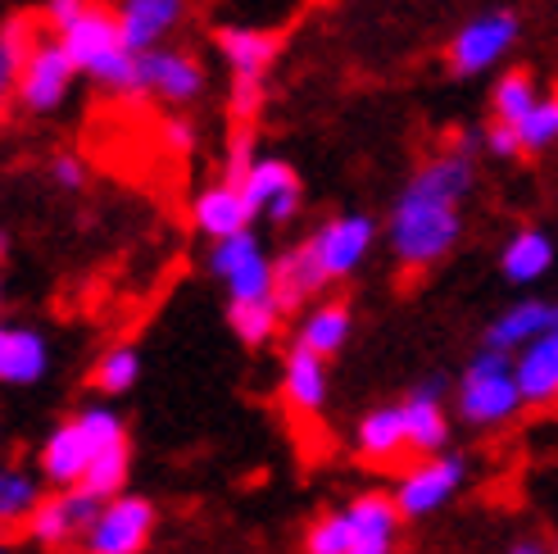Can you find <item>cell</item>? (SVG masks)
I'll return each instance as SVG.
<instances>
[{
	"mask_svg": "<svg viewBox=\"0 0 558 554\" xmlns=\"http://www.w3.org/2000/svg\"><path fill=\"white\" fill-rule=\"evenodd\" d=\"M477 186V159L459 150H436L413 169L386 214V251L400 268L423 273L450 260L463 241V201Z\"/></svg>",
	"mask_w": 558,
	"mask_h": 554,
	"instance_id": "6da1fadb",
	"label": "cell"
},
{
	"mask_svg": "<svg viewBox=\"0 0 558 554\" xmlns=\"http://www.w3.org/2000/svg\"><path fill=\"white\" fill-rule=\"evenodd\" d=\"M41 23L46 33L60 37V46L73 55L77 73L92 87L136 100V64H142V55H132L123 41L119 5H105V0H46Z\"/></svg>",
	"mask_w": 558,
	"mask_h": 554,
	"instance_id": "7a4b0ae2",
	"label": "cell"
},
{
	"mask_svg": "<svg viewBox=\"0 0 558 554\" xmlns=\"http://www.w3.org/2000/svg\"><path fill=\"white\" fill-rule=\"evenodd\" d=\"M522 409H526V396H522L513 354L482 346L454 382V419L472 432H495V427L513 423Z\"/></svg>",
	"mask_w": 558,
	"mask_h": 554,
	"instance_id": "3957f363",
	"label": "cell"
},
{
	"mask_svg": "<svg viewBox=\"0 0 558 554\" xmlns=\"http://www.w3.org/2000/svg\"><path fill=\"white\" fill-rule=\"evenodd\" d=\"M205 268L228 291V300H277V260H268L255 228L228 241H214Z\"/></svg>",
	"mask_w": 558,
	"mask_h": 554,
	"instance_id": "277c9868",
	"label": "cell"
},
{
	"mask_svg": "<svg viewBox=\"0 0 558 554\" xmlns=\"http://www.w3.org/2000/svg\"><path fill=\"white\" fill-rule=\"evenodd\" d=\"M77 419L92 436V473L82 482V491L96 495V501H114V495L128 491L132 478V436L123 413L109 405H87Z\"/></svg>",
	"mask_w": 558,
	"mask_h": 554,
	"instance_id": "5b68a950",
	"label": "cell"
},
{
	"mask_svg": "<svg viewBox=\"0 0 558 554\" xmlns=\"http://www.w3.org/2000/svg\"><path fill=\"white\" fill-rule=\"evenodd\" d=\"M155 528H159V509L146 495L123 491L100 505L96 522L87 528V537L73 545V554H146Z\"/></svg>",
	"mask_w": 558,
	"mask_h": 554,
	"instance_id": "8992f818",
	"label": "cell"
},
{
	"mask_svg": "<svg viewBox=\"0 0 558 554\" xmlns=\"http://www.w3.org/2000/svg\"><path fill=\"white\" fill-rule=\"evenodd\" d=\"M463 482H468V459L459 450H445V455L413 459L409 468H400L390 495H396L404 522H417V518H432L436 509L450 505L463 491Z\"/></svg>",
	"mask_w": 558,
	"mask_h": 554,
	"instance_id": "52a82bcc",
	"label": "cell"
},
{
	"mask_svg": "<svg viewBox=\"0 0 558 554\" xmlns=\"http://www.w3.org/2000/svg\"><path fill=\"white\" fill-rule=\"evenodd\" d=\"M377 245V218L368 214H331L327 224H318L310 237H304V251L314 255L318 273L331 282H345L364 268V260L373 255Z\"/></svg>",
	"mask_w": 558,
	"mask_h": 554,
	"instance_id": "ba28073f",
	"label": "cell"
},
{
	"mask_svg": "<svg viewBox=\"0 0 558 554\" xmlns=\"http://www.w3.org/2000/svg\"><path fill=\"white\" fill-rule=\"evenodd\" d=\"M209 73L186 46H159L136 64V100H159L169 109H186L205 96Z\"/></svg>",
	"mask_w": 558,
	"mask_h": 554,
	"instance_id": "9c48e42d",
	"label": "cell"
},
{
	"mask_svg": "<svg viewBox=\"0 0 558 554\" xmlns=\"http://www.w3.org/2000/svg\"><path fill=\"white\" fill-rule=\"evenodd\" d=\"M522 37V19L513 10H486L477 19H468L459 33L450 37V50H445V60H450V73L454 77H477V73H490L505 55L518 46Z\"/></svg>",
	"mask_w": 558,
	"mask_h": 554,
	"instance_id": "30bf717a",
	"label": "cell"
},
{
	"mask_svg": "<svg viewBox=\"0 0 558 554\" xmlns=\"http://www.w3.org/2000/svg\"><path fill=\"white\" fill-rule=\"evenodd\" d=\"M77 64L73 55L60 46L54 33H41L33 60H27L19 87H14V100L23 115H54V109H64L69 96H73V82H77Z\"/></svg>",
	"mask_w": 558,
	"mask_h": 554,
	"instance_id": "8fae6325",
	"label": "cell"
},
{
	"mask_svg": "<svg viewBox=\"0 0 558 554\" xmlns=\"http://www.w3.org/2000/svg\"><path fill=\"white\" fill-rule=\"evenodd\" d=\"M100 505H105V501H96V495H87L82 486H73V491H50L46 501H41V509L27 518L23 537L33 541V545H41V550H69V554H73V545L87 537V528L96 522Z\"/></svg>",
	"mask_w": 558,
	"mask_h": 554,
	"instance_id": "7c38bea8",
	"label": "cell"
},
{
	"mask_svg": "<svg viewBox=\"0 0 558 554\" xmlns=\"http://www.w3.org/2000/svg\"><path fill=\"white\" fill-rule=\"evenodd\" d=\"M241 191L250 209L264 214L272 228H291L304 209V182L295 173V164H287L282 155H259V164L245 173Z\"/></svg>",
	"mask_w": 558,
	"mask_h": 554,
	"instance_id": "4fadbf2b",
	"label": "cell"
},
{
	"mask_svg": "<svg viewBox=\"0 0 558 554\" xmlns=\"http://www.w3.org/2000/svg\"><path fill=\"white\" fill-rule=\"evenodd\" d=\"M37 473L46 478L50 491H73L92 473V436L82 419H60L37 446Z\"/></svg>",
	"mask_w": 558,
	"mask_h": 554,
	"instance_id": "5bb4252c",
	"label": "cell"
},
{
	"mask_svg": "<svg viewBox=\"0 0 558 554\" xmlns=\"http://www.w3.org/2000/svg\"><path fill=\"white\" fill-rule=\"evenodd\" d=\"M345 518H350V554H396L404 514L390 491H359L345 505Z\"/></svg>",
	"mask_w": 558,
	"mask_h": 554,
	"instance_id": "9a60e30c",
	"label": "cell"
},
{
	"mask_svg": "<svg viewBox=\"0 0 558 554\" xmlns=\"http://www.w3.org/2000/svg\"><path fill=\"white\" fill-rule=\"evenodd\" d=\"M404 409V427H409V446L417 459H432L450 450V413H445V382L423 377L413 382V392L400 400Z\"/></svg>",
	"mask_w": 558,
	"mask_h": 554,
	"instance_id": "2e32d148",
	"label": "cell"
},
{
	"mask_svg": "<svg viewBox=\"0 0 558 554\" xmlns=\"http://www.w3.org/2000/svg\"><path fill=\"white\" fill-rule=\"evenodd\" d=\"M282 46L287 37L272 33V27H250V23L214 27V50L232 69V77H268V69L282 60Z\"/></svg>",
	"mask_w": 558,
	"mask_h": 554,
	"instance_id": "e0dca14e",
	"label": "cell"
},
{
	"mask_svg": "<svg viewBox=\"0 0 558 554\" xmlns=\"http://www.w3.org/2000/svg\"><path fill=\"white\" fill-rule=\"evenodd\" d=\"M191 228L201 232L209 245L214 241H228V237H236V232H250V224H255V209H250V201H245V191L241 186H232V182H214V186H201L191 196Z\"/></svg>",
	"mask_w": 558,
	"mask_h": 554,
	"instance_id": "ac0fdd59",
	"label": "cell"
},
{
	"mask_svg": "<svg viewBox=\"0 0 558 554\" xmlns=\"http://www.w3.org/2000/svg\"><path fill=\"white\" fill-rule=\"evenodd\" d=\"M545 332H558V300H541V296H522L518 304H509L505 314H495L486 327V346L499 354H522L532 341H541Z\"/></svg>",
	"mask_w": 558,
	"mask_h": 554,
	"instance_id": "d6986e66",
	"label": "cell"
},
{
	"mask_svg": "<svg viewBox=\"0 0 558 554\" xmlns=\"http://www.w3.org/2000/svg\"><path fill=\"white\" fill-rule=\"evenodd\" d=\"M191 10V0H119V23L123 41L132 55H150L159 46H169V37L182 27Z\"/></svg>",
	"mask_w": 558,
	"mask_h": 554,
	"instance_id": "ffe728a7",
	"label": "cell"
},
{
	"mask_svg": "<svg viewBox=\"0 0 558 554\" xmlns=\"http://www.w3.org/2000/svg\"><path fill=\"white\" fill-rule=\"evenodd\" d=\"M354 455L364 459L368 468H396V463H404V455H413L400 400L396 405H377L354 423Z\"/></svg>",
	"mask_w": 558,
	"mask_h": 554,
	"instance_id": "44dd1931",
	"label": "cell"
},
{
	"mask_svg": "<svg viewBox=\"0 0 558 554\" xmlns=\"http://www.w3.org/2000/svg\"><path fill=\"white\" fill-rule=\"evenodd\" d=\"M50 373V341L33 323H0V382L37 386Z\"/></svg>",
	"mask_w": 558,
	"mask_h": 554,
	"instance_id": "7402d4cb",
	"label": "cell"
},
{
	"mask_svg": "<svg viewBox=\"0 0 558 554\" xmlns=\"http://www.w3.org/2000/svg\"><path fill=\"white\" fill-rule=\"evenodd\" d=\"M327 392H331V373H327V359L291 346L282 359V400L295 419H318L327 409Z\"/></svg>",
	"mask_w": 558,
	"mask_h": 554,
	"instance_id": "603a6c76",
	"label": "cell"
},
{
	"mask_svg": "<svg viewBox=\"0 0 558 554\" xmlns=\"http://www.w3.org/2000/svg\"><path fill=\"white\" fill-rule=\"evenodd\" d=\"M558 245L545 228H518L505 245H499V277L509 287H536L554 273Z\"/></svg>",
	"mask_w": 558,
	"mask_h": 554,
	"instance_id": "cb8c5ba5",
	"label": "cell"
},
{
	"mask_svg": "<svg viewBox=\"0 0 558 554\" xmlns=\"http://www.w3.org/2000/svg\"><path fill=\"white\" fill-rule=\"evenodd\" d=\"M350 332H354V310L345 300H318V304H310V310L300 314V323H295V346H304V350H314V354H323V359H337L345 346H350Z\"/></svg>",
	"mask_w": 558,
	"mask_h": 554,
	"instance_id": "d4e9b609",
	"label": "cell"
},
{
	"mask_svg": "<svg viewBox=\"0 0 558 554\" xmlns=\"http://www.w3.org/2000/svg\"><path fill=\"white\" fill-rule=\"evenodd\" d=\"M323 291H327V277L318 273L314 255L304 251V241L287 245V251L277 255V304H282V314L304 310V304Z\"/></svg>",
	"mask_w": 558,
	"mask_h": 554,
	"instance_id": "484cf974",
	"label": "cell"
},
{
	"mask_svg": "<svg viewBox=\"0 0 558 554\" xmlns=\"http://www.w3.org/2000/svg\"><path fill=\"white\" fill-rule=\"evenodd\" d=\"M41 33H46L41 14H10L5 23H0V92L5 96H14V87H19L27 60H33Z\"/></svg>",
	"mask_w": 558,
	"mask_h": 554,
	"instance_id": "4316f807",
	"label": "cell"
},
{
	"mask_svg": "<svg viewBox=\"0 0 558 554\" xmlns=\"http://www.w3.org/2000/svg\"><path fill=\"white\" fill-rule=\"evenodd\" d=\"M518 382L526 405H558V332H545L518 359Z\"/></svg>",
	"mask_w": 558,
	"mask_h": 554,
	"instance_id": "83f0119b",
	"label": "cell"
},
{
	"mask_svg": "<svg viewBox=\"0 0 558 554\" xmlns=\"http://www.w3.org/2000/svg\"><path fill=\"white\" fill-rule=\"evenodd\" d=\"M46 501V478L33 473V468H0V522L5 528H27V518H33Z\"/></svg>",
	"mask_w": 558,
	"mask_h": 554,
	"instance_id": "f1b7e54d",
	"label": "cell"
},
{
	"mask_svg": "<svg viewBox=\"0 0 558 554\" xmlns=\"http://www.w3.org/2000/svg\"><path fill=\"white\" fill-rule=\"evenodd\" d=\"M92 392L105 396V400H123L136 382H142V350L119 341V346H109L96 364H92Z\"/></svg>",
	"mask_w": 558,
	"mask_h": 554,
	"instance_id": "f546056e",
	"label": "cell"
},
{
	"mask_svg": "<svg viewBox=\"0 0 558 554\" xmlns=\"http://www.w3.org/2000/svg\"><path fill=\"white\" fill-rule=\"evenodd\" d=\"M541 96L545 92H541V82H536L532 69H509V73H499L495 87H490V115H495V123H513L518 128L536 109Z\"/></svg>",
	"mask_w": 558,
	"mask_h": 554,
	"instance_id": "4dcf8cb0",
	"label": "cell"
},
{
	"mask_svg": "<svg viewBox=\"0 0 558 554\" xmlns=\"http://www.w3.org/2000/svg\"><path fill=\"white\" fill-rule=\"evenodd\" d=\"M282 304L277 300H228V327L232 337L250 350H259L277 337V327H282Z\"/></svg>",
	"mask_w": 558,
	"mask_h": 554,
	"instance_id": "1f68e13d",
	"label": "cell"
},
{
	"mask_svg": "<svg viewBox=\"0 0 558 554\" xmlns=\"http://www.w3.org/2000/svg\"><path fill=\"white\" fill-rule=\"evenodd\" d=\"M518 136H522V150L526 155H541L549 146H558V92H545L536 100V109L518 123Z\"/></svg>",
	"mask_w": 558,
	"mask_h": 554,
	"instance_id": "d6a6232c",
	"label": "cell"
},
{
	"mask_svg": "<svg viewBox=\"0 0 558 554\" xmlns=\"http://www.w3.org/2000/svg\"><path fill=\"white\" fill-rule=\"evenodd\" d=\"M255 164H259V132H255V123H236L228 132V150H222V182L241 186Z\"/></svg>",
	"mask_w": 558,
	"mask_h": 554,
	"instance_id": "836d02e7",
	"label": "cell"
},
{
	"mask_svg": "<svg viewBox=\"0 0 558 554\" xmlns=\"http://www.w3.org/2000/svg\"><path fill=\"white\" fill-rule=\"evenodd\" d=\"M304 554H350V518L345 509L318 514L304 528Z\"/></svg>",
	"mask_w": 558,
	"mask_h": 554,
	"instance_id": "e575fe53",
	"label": "cell"
},
{
	"mask_svg": "<svg viewBox=\"0 0 558 554\" xmlns=\"http://www.w3.org/2000/svg\"><path fill=\"white\" fill-rule=\"evenodd\" d=\"M268 105V82L264 77H232L228 87V115H232V128L236 123H255Z\"/></svg>",
	"mask_w": 558,
	"mask_h": 554,
	"instance_id": "d590c367",
	"label": "cell"
},
{
	"mask_svg": "<svg viewBox=\"0 0 558 554\" xmlns=\"http://www.w3.org/2000/svg\"><path fill=\"white\" fill-rule=\"evenodd\" d=\"M195 146H201V128H195L186 115H169L159 123V150L186 159V155H195Z\"/></svg>",
	"mask_w": 558,
	"mask_h": 554,
	"instance_id": "8d00e7d4",
	"label": "cell"
},
{
	"mask_svg": "<svg viewBox=\"0 0 558 554\" xmlns=\"http://www.w3.org/2000/svg\"><path fill=\"white\" fill-rule=\"evenodd\" d=\"M46 173H50V186H60V191H82L87 186V159H77V155H54L46 164Z\"/></svg>",
	"mask_w": 558,
	"mask_h": 554,
	"instance_id": "74e56055",
	"label": "cell"
},
{
	"mask_svg": "<svg viewBox=\"0 0 558 554\" xmlns=\"http://www.w3.org/2000/svg\"><path fill=\"white\" fill-rule=\"evenodd\" d=\"M486 155H495V159H518L522 155V136H518V128L513 123H486Z\"/></svg>",
	"mask_w": 558,
	"mask_h": 554,
	"instance_id": "f35d334b",
	"label": "cell"
},
{
	"mask_svg": "<svg viewBox=\"0 0 558 554\" xmlns=\"http://www.w3.org/2000/svg\"><path fill=\"white\" fill-rule=\"evenodd\" d=\"M445 150H459L468 159H477L486 150V128H454L450 142H445Z\"/></svg>",
	"mask_w": 558,
	"mask_h": 554,
	"instance_id": "ab89813d",
	"label": "cell"
},
{
	"mask_svg": "<svg viewBox=\"0 0 558 554\" xmlns=\"http://www.w3.org/2000/svg\"><path fill=\"white\" fill-rule=\"evenodd\" d=\"M505 554H554V545L541 541V537H518V541H509Z\"/></svg>",
	"mask_w": 558,
	"mask_h": 554,
	"instance_id": "60d3db41",
	"label": "cell"
},
{
	"mask_svg": "<svg viewBox=\"0 0 558 554\" xmlns=\"http://www.w3.org/2000/svg\"><path fill=\"white\" fill-rule=\"evenodd\" d=\"M554 554H558V545H554Z\"/></svg>",
	"mask_w": 558,
	"mask_h": 554,
	"instance_id": "b9f144b4",
	"label": "cell"
}]
</instances>
